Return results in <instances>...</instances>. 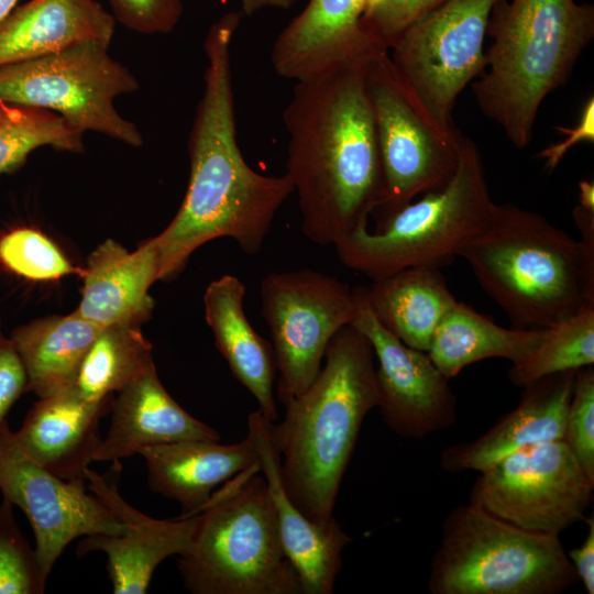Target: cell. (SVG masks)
I'll use <instances>...</instances> for the list:
<instances>
[{
    "label": "cell",
    "mask_w": 594,
    "mask_h": 594,
    "mask_svg": "<svg viewBox=\"0 0 594 594\" xmlns=\"http://www.w3.org/2000/svg\"><path fill=\"white\" fill-rule=\"evenodd\" d=\"M240 21L239 12H228L205 38L204 91L188 140V187L173 220L153 237L161 280L177 276L190 255L213 239L231 238L245 254L255 255L294 193L286 174L251 168L238 144L231 44Z\"/></svg>",
    "instance_id": "obj_1"
},
{
    "label": "cell",
    "mask_w": 594,
    "mask_h": 594,
    "mask_svg": "<svg viewBox=\"0 0 594 594\" xmlns=\"http://www.w3.org/2000/svg\"><path fill=\"white\" fill-rule=\"evenodd\" d=\"M376 52L296 81L283 113L288 135L285 174L298 198L301 230L319 245H336L369 228L382 199L366 85L367 62Z\"/></svg>",
    "instance_id": "obj_2"
},
{
    "label": "cell",
    "mask_w": 594,
    "mask_h": 594,
    "mask_svg": "<svg viewBox=\"0 0 594 594\" xmlns=\"http://www.w3.org/2000/svg\"><path fill=\"white\" fill-rule=\"evenodd\" d=\"M374 352L353 324L331 338L324 366L311 385L285 406L271 435L280 457L288 497L312 521L334 519L333 510L366 415L377 407Z\"/></svg>",
    "instance_id": "obj_3"
},
{
    "label": "cell",
    "mask_w": 594,
    "mask_h": 594,
    "mask_svg": "<svg viewBox=\"0 0 594 594\" xmlns=\"http://www.w3.org/2000/svg\"><path fill=\"white\" fill-rule=\"evenodd\" d=\"M576 226L580 241L537 212L494 204L459 256L514 328H549L594 306V221Z\"/></svg>",
    "instance_id": "obj_4"
},
{
    "label": "cell",
    "mask_w": 594,
    "mask_h": 594,
    "mask_svg": "<svg viewBox=\"0 0 594 594\" xmlns=\"http://www.w3.org/2000/svg\"><path fill=\"white\" fill-rule=\"evenodd\" d=\"M475 101L518 150L529 145L548 94L565 82L594 36V7L574 0H498Z\"/></svg>",
    "instance_id": "obj_5"
},
{
    "label": "cell",
    "mask_w": 594,
    "mask_h": 594,
    "mask_svg": "<svg viewBox=\"0 0 594 594\" xmlns=\"http://www.w3.org/2000/svg\"><path fill=\"white\" fill-rule=\"evenodd\" d=\"M260 466L213 493L198 513L188 551L178 559L194 594H301L282 547L274 508Z\"/></svg>",
    "instance_id": "obj_6"
},
{
    "label": "cell",
    "mask_w": 594,
    "mask_h": 594,
    "mask_svg": "<svg viewBox=\"0 0 594 594\" xmlns=\"http://www.w3.org/2000/svg\"><path fill=\"white\" fill-rule=\"evenodd\" d=\"M494 204L476 144L459 134L458 166L446 187L413 200L374 231L358 229L334 246L343 265L373 282L410 267L440 268L482 230Z\"/></svg>",
    "instance_id": "obj_7"
},
{
    "label": "cell",
    "mask_w": 594,
    "mask_h": 594,
    "mask_svg": "<svg viewBox=\"0 0 594 594\" xmlns=\"http://www.w3.org/2000/svg\"><path fill=\"white\" fill-rule=\"evenodd\" d=\"M580 582L559 536L516 527L469 502L442 524L431 594H558Z\"/></svg>",
    "instance_id": "obj_8"
},
{
    "label": "cell",
    "mask_w": 594,
    "mask_h": 594,
    "mask_svg": "<svg viewBox=\"0 0 594 594\" xmlns=\"http://www.w3.org/2000/svg\"><path fill=\"white\" fill-rule=\"evenodd\" d=\"M109 46L84 42L56 53L0 66V101L50 110L75 130L141 146L139 128L116 109L117 97L139 90Z\"/></svg>",
    "instance_id": "obj_9"
},
{
    "label": "cell",
    "mask_w": 594,
    "mask_h": 594,
    "mask_svg": "<svg viewBox=\"0 0 594 594\" xmlns=\"http://www.w3.org/2000/svg\"><path fill=\"white\" fill-rule=\"evenodd\" d=\"M366 85L383 175V194L372 216L375 229L403 207L442 189L458 166V138L441 133L413 95L387 50L367 62Z\"/></svg>",
    "instance_id": "obj_10"
},
{
    "label": "cell",
    "mask_w": 594,
    "mask_h": 594,
    "mask_svg": "<svg viewBox=\"0 0 594 594\" xmlns=\"http://www.w3.org/2000/svg\"><path fill=\"white\" fill-rule=\"evenodd\" d=\"M260 294L279 373L277 396L286 405L315 381L331 338L354 321L359 295L339 278L310 268L271 272Z\"/></svg>",
    "instance_id": "obj_11"
},
{
    "label": "cell",
    "mask_w": 594,
    "mask_h": 594,
    "mask_svg": "<svg viewBox=\"0 0 594 594\" xmlns=\"http://www.w3.org/2000/svg\"><path fill=\"white\" fill-rule=\"evenodd\" d=\"M498 0H448L407 29L388 52L435 127L457 138L452 111L464 87L485 69L487 23Z\"/></svg>",
    "instance_id": "obj_12"
},
{
    "label": "cell",
    "mask_w": 594,
    "mask_h": 594,
    "mask_svg": "<svg viewBox=\"0 0 594 594\" xmlns=\"http://www.w3.org/2000/svg\"><path fill=\"white\" fill-rule=\"evenodd\" d=\"M594 485L562 440L530 446L480 472L470 503L524 530L559 536L585 519Z\"/></svg>",
    "instance_id": "obj_13"
},
{
    "label": "cell",
    "mask_w": 594,
    "mask_h": 594,
    "mask_svg": "<svg viewBox=\"0 0 594 594\" xmlns=\"http://www.w3.org/2000/svg\"><path fill=\"white\" fill-rule=\"evenodd\" d=\"M0 491L26 515L46 579L73 540L123 531L122 522L87 485L65 481L34 461L18 443L7 419L0 425Z\"/></svg>",
    "instance_id": "obj_14"
},
{
    "label": "cell",
    "mask_w": 594,
    "mask_h": 594,
    "mask_svg": "<svg viewBox=\"0 0 594 594\" xmlns=\"http://www.w3.org/2000/svg\"><path fill=\"white\" fill-rule=\"evenodd\" d=\"M355 289L360 307L351 324L367 338L377 358V407L384 422L395 433L417 440L454 425L457 397L449 378L427 352L406 345L381 324L365 287Z\"/></svg>",
    "instance_id": "obj_15"
},
{
    "label": "cell",
    "mask_w": 594,
    "mask_h": 594,
    "mask_svg": "<svg viewBox=\"0 0 594 594\" xmlns=\"http://www.w3.org/2000/svg\"><path fill=\"white\" fill-rule=\"evenodd\" d=\"M120 461L107 474L86 470L87 488L122 522L119 535L82 537L77 554L102 551L114 594H144L155 569L166 558L186 553L191 544L198 514L175 520L152 518L132 507L120 495Z\"/></svg>",
    "instance_id": "obj_16"
},
{
    "label": "cell",
    "mask_w": 594,
    "mask_h": 594,
    "mask_svg": "<svg viewBox=\"0 0 594 594\" xmlns=\"http://www.w3.org/2000/svg\"><path fill=\"white\" fill-rule=\"evenodd\" d=\"M271 422L274 421L258 409L252 411L248 417L246 438L256 452L260 472L267 485L283 550L298 575L301 594H331L351 537L336 518L326 524L310 520L288 497Z\"/></svg>",
    "instance_id": "obj_17"
},
{
    "label": "cell",
    "mask_w": 594,
    "mask_h": 594,
    "mask_svg": "<svg viewBox=\"0 0 594 594\" xmlns=\"http://www.w3.org/2000/svg\"><path fill=\"white\" fill-rule=\"evenodd\" d=\"M365 7L366 0H309L272 46L277 76L300 81L385 48L362 25Z\"/></svg>",
    "instance_id": "obj_18"
},
{
    "label": "cell",
    "mask_w": 594,
    "mask_h": 594,
    "mask_svg": "<svg viewBox=\"0 0 594 594\" xmlns=\"http://www.w3.org/2000/svg\"><path fill=\"white\" fill-rule=\"evenodd\" d=\"M575 371L551 374L522 387L519 404L486 432L446 448L440 454L441 469L482 472L513 452L561 440Z\"/></svg>",
    "instance_id": "obj_19"
},
{
    "label": "cell",
    "mask_w": 594,
    "mask_h": 594,
    "mask_svg": "<svg viewBox=\"0 0 594 594\" xmlns=\"http://www.w3.org/2000/svg\"><path fill=\"white\" fill-rule=\"evenodd\" d=\"M106 405L85 399L74 385L65 387L34 403L15 439L54 475L87 485L86 470L101 441L99 421Z\"/></svg>",
    "instance_id": "obj_20"
},
{
    "label": "cell",
    "mask_w": 594,
    "mask_h": 594,
    "mask_svg": "<svg viewBox=\"0 0 594 594\" xmlns=\"http://www.w3.org/2000/svg\"><path fill=\"white\" fill-rule=\"evenodd\" d=\"M117 394L109 430L94 461L113 463L153 446L220 439L217 430L193 417L168 394L155 364Z\"/></svg>",
    "instance_id": "obj_21"
},
{
    "label": "cell",
    "mask_w": 594,
    "mask_h": 594,
    "mask_svg": "<svg viewBox=\"0 0 594 594\" xmlns=\"http://www.w3.org/2000/svg\"><path fill=\"white\" fill-rule=\"evenodd\" d=\"M156 280L158 255L153 238L132 252L107 239L87 258L81 299L75 312L101 327H141L153 312L148 288Z\"/></svg>",
    "instance_id": "obj_22"
},
{
    "label": "cell",
    "mask_w": 594,
    "mask_h": 594,
    "mask_svg": "<svg viewBox=\"0 0 594 594\" xmlns=\"http://www.w3.org/2000/svg\"><path fill=\"white\" fill-rule=\"evenodd\" d=\"M139 454L145 462L151 490L177 502L182 508L179 517L198 514L217 486L258 465L246 437L233 444L183 440L148 447Z\"/></svg>",
    "instance_id": "obj_23"
},
{
    "label": "cell",
    "mask_w": 594,
    "mask_h": 594,
    "mask_svg": "<svg viewBox=\"0 0 594 594\" xmlns=\"http://www.w3.org/2000/svg\"><path fill=\"white\" fill-rule=\"evenodd\" d=\"M116 20L96 0H31L0 22V66L84 42L110 45Z\"/></svg>",
    "instance_id": "obj_24"
},
{
    "label": "cell",
    "mask_w": 594,
    "mask_h": 594,
    "mask_svg": "<svg viewBox=\"0 0 594 594\" xmlns=\"http://www.w3.org/2000/svg\"><path fill=\"white\" fill-rule=\"evenodd\" d=\"M245 290L244 284L234 275L227 274L212 280L204 295L205 318L233 376L254 396L263 416L275 422V352L245 316Z\"/></svg>",
    "instance_id": "obj_25"
},
{
    "label": "cell",
    "mask_w": 594,
    "mask_h": 594,
    "mask_svg": "<svg viewBox=\"0 0 594 594\" xmlns=\"http://www.w3.org/2000/svg\"><path fill=\"white\" fill-rule=\"evenodd\" d=\"M367 302L383 327L406 345L428 352L443 317L458 301L440 268L410 267L365 287Z\"/></svg>",
    "instance_id": "obj_26"
},
{
    "label": "cell",
    "mask_w": 594,
    "mask_h": 594,
    "mask_svg": "<svg viewBox=\"0 0 594 594\" xmlns=\"http://www.w3.org/2000/svg\"><path fill=\"white\" fill-rule=\"evenodd\" d=\"M103 328L75 311L14 328L9 337L26 374V392L40 398L72 386L85 354Z\"/></svg>",
    "instance_id": "obj_27"
},
{
    "label": "cell",
    "mask_w": 594,
    "mask_h": 594,
    "mask_svg": "<svg viewBox=\"0 0 594 594\" xmlns=\"http://www.w3.org/2000/svg\"><path fill=\"white\" fill-rule=\"evenodd\" d=\"M544 329L504 328L457 301L436 329L427 353L450 380L482 360L502 358L512 364L524 361L541 341Z\"/></svg>",
    "instance_id": "obj_28"
},
{
    "label": "cell",
    "mask_w": 594,
    "mask_h": 594,
    "mask_svg": "<svg viewBox=\"0 0 594 594\" xmlns=\"http://www.w3.org/2000/svg\"><path fill=\"white\" fill-rule=\"evenodd\" d=\"M153 364L152 344L140 326H107L85 354L73 385L89 402H107Z\"/></svg>",
    "instance_id": "obj_29"
},
{
    "label": "cell",
    "mask_w": 594,
    "mask_h": 594,
    "mask_svg": "<svg viewBox=\"0 0 594 594\" xmlns=\"http://www.w3.org/2000/svg\"><path fill=\"white\" fill-rule=\"evenodd\" d=\"M82 136L55 112L0 101V174L21 166L42 146L81 153Z\"/></svg>",
    "instance_id": "obj_30"
},
{
    "label": "cell",
    "mask_w": 594,
    "mask_h": 594,
    "mask_svg": "<svg viewBox=\"0 0 594 594\" xmlns=\"http://www.w3.org/2000/svg\"><path fill=\"white\" fill-rule=\"evenodd\" d=\"M594 306H586L572 317L544 329V334L524 361L512 364L508 376L517 387H525L544 376L593 365Z\"/></svg>",
    "instance_id": "obj_31"
},
{
    "label": "cell",
    "mask_w": 594,
    "mask_h": 594,
    "mask_svg": "<svg viewBox=\"0 0 594 594\" xmlns=\"http://www.w3.org/2000/svg\"><path fill=\"white\" fill-rule=\"evenodd\" d=\"M44 576L35 548H32L7 499L0 503V594H42Z\"/></svg>",
    "instance_id": "obj_32"
},
{
    "label": "cell",
    "mask_w": 594,
    "mask_h": 594,
    "mask_svg": "<svg viewBox=\"0 0 594 594\" xmlns=\"http://www.w3.org/2000/svg\"><path fill=\"white\" fill-rule=\"evenodd\" d=\"M0 262L32 280H53L77 272L45 234L31 228H18L0 238Z\"/></svg>",
    "instance_id": "obj_33"
},
{
    "label": "cell",
    "mask_w": 594,
    "mask_h": 594,
    "mask_svg": "<svg viewBox=\"0 0 594 594\" xmlns=\"http://www.w3.org/2000/svg\"><path fill=\"white\" fill-rule=\"evenodd\" d=\"M588 481L594 485V369L575 371L563 437Z\"/></svg>",
    "instance_id": "obj_34"
},
{
    "label": "cell",
    "mask_w": 594,
    "mask_h": 594,
    "mask_svg": "<svg viewBox=\"0 0 594 594\" xmlns=\"http://www.w3.org/2000/svg\"><path fill=\"white\" fill-rule=\"evenodd\" d=\"M448 0H366L362 25L380 45L391 50L411 25Z\"/></svg>",
    "instance_id": "obj_35"
},
{
    "label": "cell",
    "mask_w": 594,
    "mask_h": 594,
    "mask_svg": "<svg viewBox=\"0 0 594 594\" xmlns=\"http://www.w3.org/2000/svg\"><path fill=\"white\" fill-rule=\"evenodd\" d=\"M114 20L142 34H165L183 14V0H108Z\"/></svg>",
    "instance_id": "obj_36"
},
{
    "label": "cell",
    "mask_w": 594,
    "mask_h": 594,
    "mask_svg": "<svg viewBox=\"0 0 594 594\" xmlns=\"http://www.w3.org/2000/svg\"><path fill=\"white\" fill-rule=\"evenodd\" d=\"M26 392V374L19 354L0 321V425L15 400Z\"/></svg>",
    "instance_id": "obj_37"
},
{
    "label": "cell",
    "mask_w": 594,
    "mask_h": 594,
    "mask_svg": "<svg viewBox=\"0 0 594 594\" xmlns=\"http://www.w3.org/2000/svg\"><path fill=\"white\" fill-rule=\"evenodd\" d=\"M561 133H565V139L558 143L551 144L537 154V157L544 160L546 168L553 170L565 153L574 146V144L586 141L594 142V99L591 97L580 116L578 124L572 128H557Z\"/></svg>",
    "instance_id": "obj_38"
},
{
    "label": "cell",
    "mask_w": 594,
    "mask_h": 594,
    "mask_svg": "<svg viewBox=\"0 0 594 594\" xmlns=\"http://www.w3.org/2000/svg\"><path fill=\"white\" fill-rule=\"evenodd\" d=\"M588 525L587 535L583 543L566 552V556L575 569L588 594L594 593V517L586 519Z\"/></svg>",
    "instance_id": "obj_39"
},
{
    "label": "cell",
    "mask_w": 594,
    "mask_h": 594,
    "mask_svg": "<svg viewBox=\"0 0 594 594\" xmlns=\"http://www.w3.org/2000/svg\"><path fill=\"white\" fill-rule=\"evenodd\" d=\"M241 4V11L245 15H253L254 13L266 9H288L297 0H238Z\"/></svg>",
    "instance_id": "obj_40"
},
{
    "label": "cell",
    "mask_w": 594,
    "mask_h": 594,
    "mask_svg": "<svg viewBox=\"0 0 594 594\" xmlns=\"http://www.w3.org/2000/svg\"><path fill=\"white\" fill-rule=\"evenodd\" d=\"M580 186V206L594 211V185L582 180Z\"/></svg>",
    "instance_id": "obj_41"
},
{
    "label": "cell",
    "mask_w": 594,
    "mask_h": 594,
    "mask_svg": "<svg viewBox=\"0 0 594 594\" xmlns=\"http://www.w3.org/2000/svg\"><path fill=\"white\" fill-rule=\"evenodd\" d=\"M18 0H0V22L13 10Z\"/></svg>",
    "instance_id": "obj_42"
}]
</instances>
